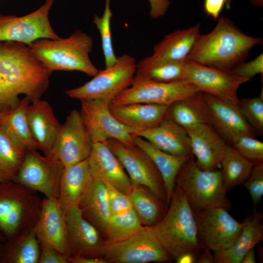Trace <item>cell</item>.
<instances>
[{"mask_svg":"<svg viewBox=\"0 0 263 263\" xmlns=\"http://www.w3.org/2000/svg\"><path fill=\"white\" fill-rule=\"evenodd\" d=\"M4 115V113L0 111V121L2 119Z\"/></svg>","mask_w":263,"mask_h":263,"instance_id":"11a10c76","label":"cell"},{"mask_svg":"<svg viewBox=\"0 0 263 263\" xmlns=\"http://www.w3.org/2000/svg\"><path fill=\"white\" fill-rule=\"evenodd\" d=\"M232 0H226L225 6L227 9H229L231 6V3Z\"/></svg>","mask_w":263,"mask_h":263,"instance_id":"f5cc1de1","label":"cell"},{"mask_svg":"<svg viewBox=\"0 0 263 263\" xmlns=\"http://www.w3.org/2000/svg\"><path fill=\"white\" fill-rule=\"evenodd\" d=\"M80 114L93 143L113 138L127 146L134 145L133 130L111 113L110 102L103 99L81 100Z\"/></svg>","mask_w":263,"mask_h":263,"instance_id":"5bb4252c","label":"cell"},{"mask_svg":"<svg viewBox=\"0 0 263 263\" xmlns=\"http://www.w3.org/2000/svg\"><path fill=\"white\" fill-rule=\"evenodd\" d=\"M26 151L0 125V183L15 179Z\"/></svg>","mask_w":263,"mask_h":263,"instance_id":"e575fe53","label":"cell"},{"mask_svg":"<svg viewBox=\"0 0 263 263\" xmlns=\"http://www.w3.org/2000/svg\"><path fill=\"white\" fill-rule=\"evenodd\" d=\"M226 2V0H204V10L207 16L217 19L225 6Z\"/></svg>","mask_w":263,"mask_h":263,"instance_id":"f6af8a7d","label":"cell"},{"mask_svg":"<svg viewBox=\"0 0 263 263\" xmlns=\"http://www.w3.org/2000/svg\"><path fill=\"white\" fill-rule=\"evenodd\" d=\"M102 257L113 263H166L172 259L149 226L124 240L105 241Z\"/></svg>","mask_w":263,"mask_h":263,"instance_id":"ba28073f","label":"cell"},{"mask_svg":"<svg viewBox=\"0 0 263 263\" xmlns=\"http://www.w3.org/2000/svg\"><path fill=\"white\" fill-rule=\"evenodd\" d=\"M93 178L87 159L64 168L57 198L64 214L70 207H77Z\"/></svg>","mask_w":263,"mask_h":263,"instance_id":"484cf974","label":"cell"},{"mask_svg":"<svg viewBox=\"0 0 263 263\" xmlns=\"http://www.w3.org/2000/svg\"><path fill=\"white\" fill-rule=\"evenodd\" d=\"M210 249L203 247V250L195 261V263H213L214 258L213 254Z\"/></svg>","mask_w":263,"mask_h":263,"instance_id":"c3c4849f","label":"cell"},{"mask_svg":"<svg viewBox=\"0 0 263 263\" xmlns=\"http://www.w3.org/2000/svg\"><path fill=\"white\" fill-rule=\"evenodd\" d=\"M238 106L245 119L260 135L263 134V90L256 97L239 99Z\"/></svg>","mask_w":263,"mask_h":263,"instance_id":"f35d334b","label":"cell"},{"mask_svg":"<svg viewBox=\"0 0 263 263\" xmlns=\"http://www.w3.org/2000/svg\"><path fill=\"white\" fill-rule=\"evenodd\" d=\"M200 27V24H198L166 35L154 46L152 56L173 61L185 62L201 35Z\"/></svg>","mask_w":263,"mask_h":263,"instance_id":"f1b7e54d","label":"cell"},{"mask_svg":"<svg viewBox=\"0 0 263 263\" xmlns=\"http://www.w3.org/2000/svg\"><path fill=\"white\" fill-rule=\"evenodd\" d=\"M252 4L258 7L263 6V0H248Z\"/></svg>","mask_w":263,"mask_h":263,"instance_id":"816d5d0a","label":"cell"},{"mask_svg":"<svg viewBox=\"0 0 263 263\" xmlns=\"http://www.w3.org/2000/svg\"><path fill=\"white\" fill-rule=\"evenodd\" d=\"M69 263H108L103 258L101 257H84L69 256L68 257Z\"/></svg>","mask_w":263,"mask_h":263,"instance_id":"7dc6e473","label":"cell"},{"mask_svg":"<svg viewBox=\"0 0 263 263\" xmlns=\"http://www.w3.org/2000/svg\"><path fill=\"white\" fill-rule=\"evenodd\" d=\"M184 80L194 84L203 93L238 105V90L249 79L229 72L186 61Z\"/></svg>","mask_w":263,"mask_h":263,"instance_id":"9a60e30c","label":"cell"},{"mask_svg":"<svg viewBox=\"0 0 263 263\" xmlns=\"http://www.w3.org/2000/svg\"><path fill=\"white\" fill-rule=\"evenodd\" d=\"M262 212H254L246 217L239 236L229 247L213 252L215 263H240L244 255L263 240Z\"/></svg>","mask_w":263,"mask_h":263,"instance_id":"d4e9b609","label":"cell"},{"mask_svg":"<svg viewBox=\"0 0 263 263\" xmlns=\"http://www.w3.org/2000/svg\"><path fill=\"white\" fill-rule=\"evenodd\" d=\"M51 74L27 45L0 42V111L16 108L22 94L31 102L40 99Z\"/></svg>","mask_w":263,"mask_h":263,"instance_id":"6da1fadb","label":"cell"},{"mask_svg":"<svg viewBox=\"0 0 263 263\" xmlns=\"http://www.w3.org/2000/svg\"><path fill=\"white\" fill-rule=\"evenodd\" d=\"M134 134L169 154L180 156L192 154L186 130L174 121L169 113L166 117L156 127L136 131Z\"/></svg>","mask_w":263,"mask_h":263,"instance_id":"7402d4cb","label":"cell"},{"mask_svg":"<svg viewBox=\"0 0 263 263\" xmlns=\"http://www.w3.org/2000/svg\"><path fill=\"white\" fill-rule=\"evenodd\" d=\"M185 62L171 61L152 55L146 57L137 63L132 82H171L184 80Z\"/></svg>","mask_w":263,"mask_h":263,"instance_id":"4dcf8cb0","label":"cell"},{"mask_svg":"<svg viewBox=\"0 0 263 263\" xmlns=\"http://www.w3.org/2000/svg\"><path fill=\"white\" fill-rule=\"evenodd\" d=\"M54 1L46 0L39 8L23 16L0 15V42L14 41L29 46L38 39L59 38L49 19Z\"/></svg>","mask_w":263,"mask_h":263,"instance_id":"30bf717a","label":"cell"},{"mask_svg":"<svg viewBox=\"0 0 263 263\" xmlns=\"http://www.w3.org/2000/svg\"><path fill=\"white\" fill-rule=\"evenodd\" d=\"M134 145L140 147L150 156L158 169L164 182L168 206L175 185L177 175L188 156L172 155L154 146L146 139L136 135Z\"/></svg>","mask_w":263,"mask_h":263,"instance_id":"83f0119b","label":"cell"},{"mask_svg":"<svg viewBox=\"0 0 263 263\" xmlns=\"http://www.w3.org/2000/svg\"><path fill=\"white\" fill-rule=\"evenodd\" d=\"M77 207L84 218L92 224L104 238L107 225L111 216L106 184L93 177Z\"/></svg>","mask_w":263,"mask_h":263,"instance_id":"4316f807","label":"cell"},{"mask_svg":"<svg viewBox=\"0 0 263 263\" xmlns=\"http://www.w3.org/2000/svg\"><path fill=\"white\" fill-rule=\"evenodd\" d=\"M243 185L248 190L255 208L263 196V162L253 165Z\"/></svg>","mask_w":263,"mask_h":263,"instance_id":"60d3db41","label":"cell"},{"mask_svg":"<svg viewBox=\"0 0 263 263\" xmlns=\"http://www.w3.org/2000/svg\"><path fill=\"white\" fill-rule=\"evenodd\" d=\"M38 263H69L68 256L56 250L40 246Z\"/></svg>","mask_w":263,"mask_h":263,"instance_id":"ee69618b","label":"cell"},{"mask_svg":"<svg viewBox=\"0 0 263 263\" xmlns=\"http://www.w3.org/2000/svg\"><path fill=\"white\" fill-rule=\"evenodd\" d=\"M256 255L254 248L248 251L242 258L240 263H255Z\"/></svg>","mask_w":263,"mask_h":263,"instance_id":"f907efd6","label":"cell"},{"mask_svg":"<svg viewBox=\"0 0 263 263\" xmlns=\"http://www.w3.org/2000/svg\"><path fill=\"white\" fill-rule=\"evenodd\" d=\"M129 87L112 99L110 105L131 103H149L169 106L200 91L186 80L171 82H132Z\"/></svg>","mask_w":263,"mask_h":263,"instance_id":"4fadbf2b","label":"cell"},{"mask_svg":"<svg viewBox=\"0 0 263 263\" xmlns=\"http://www.w3.org/2000/svg\"><path fill=\"white\" fill-rule=\"evenodd\" d=\"M42 200L36 192L14 181L0 183V235L4 241L35 227Z\"/></svg>","mask_w":263,"mask_h":263,"instance_id":"5b68a950","label":"cell"},{"mask_svg":"<svg viewBox=\"0 0 263 263\" xmlns=\"http://www.w3.org/2000/svg\"><path fill=\"white\" fill-rule=\"evenodd\" d=\"M92 145L80 112L74 110L61 125L51 154L66 168L87 159Z\"/></svg>","mask_w":263,"mask_h":263,"instance_id":"2e32d148","label":"cell"},{"mask_svg":"<svg viewBox=\"0 0 263 263\" xmlns=\"http://www.w3.org/2000/svg\"><path fill=\"white\" fill-rule=\"evenodd\" d=\"M87 161L93 177L129 195L132 185L122 165L106 141L93 143Z\"/></svg>","mask_w":263,"mask_h":263,"instance_id":"ffe728a7","label":"cell"},{"mask_svg":"<svg viewBox=\"0 0 263 263\" xmlns=\"http://www.w3.org/2000/svg\"><path fill=\"white\" fill-rule=\"evenodd\" d=\"M262 42V38L245 34L222 17L210 32L200 35L186 61L229 72L245 61L254 46Z\"/></svg>","mask_w":263,"mask_h":263,"instance_id":"7a4b0ae2","label":"cell"},{"mask_svg":"<svg viewBox=\"0 0 263 263\" xmlns=\"http://www.w3.org/2000/svg\"><path fill=\"white\" fill-rule=\"evenodd\" d=\"M106 185L111 215L123 213L132 208L129 195L109 184Z\"/></svg>","mask_w":263,"mask_h":263,"instance_id":"b9f144b4","label":"cell"},{"mask_svg":"<svg viewBox=\"0 0 263 263\" xmlns=\"http://www.w3.org/2000/svg\"><path fill=\"white\" fill-rule=\"evenodd\" d=\"M150 5V15L156 18L163 15L167 11L169 5V0H149Z\"/></svg>","mask_w":263,"mask_h":263,"instance_id":"bcb514c9","label":"cell"},{"mask_svg":"<svg viewBox=\"0 0 263 263\" xmlns=\"http://www.w3.org/2000/svg\"><path fill=\"white\" fill-rule=\"evenodd\" d=\"M34 228L40 246L56 250L68 257L71 256L65 214L57 198L43 199L41 212Z\"/></svg>","mask_w":263,"mask_h":263,"instance_id":"ac0fdd59","label":"cell"},{"mask_svg":"<svg viewBox=\"0 0 263 263\" xmlns=\"http://www.w3.org/2000/svg\"><path fill=\"white\" fill-rule=\"evenodd\" d=\"M169 115L185 130L201 124L211 125L209 108L200 91L169 106Z\"/></svg>","mask_w":263,"mask_h":263,"instance_id":"f546056e","label":"cell"},{"mask_svg":"<svg viewBox=\"0 0 263 263\" xmlns=\"http://www.w3.org/2000/svg\"><path fill=\"white\" fill-rule=\"evenodd\" d=\"M253 166L252 163L242 156L233 147L227 145L221 163V170L227 191L243 184Z\"/></svg>","mask_w":263,"mask_h":263,"instance_id":"d590c367","label":"cell"},{"mask_svg":"<svg viewBox=\"0 0 263 263\" xmlns=\"http://www.w3.org/2000/svg\"><path fill=\"white\" fill-rule=\"evenodd\" d=\"M64 169L53 155H42L37 150H28L13 181L35 192L41 193L46 198H57Z\"/></svg>","mask_w":263,"mask_h":263,"instance_id":"8fae6325","label":"cell"},{"mask_svg":"<svg viewBox=\"0 0 263 263\" xmlns=\"http://www.w3.org/2000/svg\"><path fill=\"white\" fill-rule=\"evenodd\" d=\"M192 153L198 167L206 170L221 167L227 144L210 124H201L186 130Z\"/></svg>","mask_w":263,"mask_h":263,"instance_id":"44dd1931","label":"cell"},{"mask_svg":"<svg viewBox=\"0 0 263 263\" xmlns=\"http://www.w3.org/2000/svg\"><path fill=\"white\" fill-rule=\"evenodd\" d=\"M31 100L27 96L22 98L13 110L4 113L0 125L26 150H38L28 123L27 110Z\"/></svg>","mask_w":263,"mask_h":263,"instance_id":"d6a6232c","label":"cell"},{"mask_svg":"<svg viewBox=\"0 0 263 263\" xmlns=\"http://www.w3.org/2000/svg\"><path fill=\"white\" fill-rule=\"evenodd\" d=\"M133 208L111 216L106 228V242H116L126 239L144 228Z\"/></svg>","mask_w":263,"mask_h":263,"instance_id":"8d00e7d4","label":"cell"},{"mask_svg":"<svg viewBox=\"0 0 263 263\" xmlns=\"http://www.w3.org/2000/svg\"><path fill=\"white\" fill-rule=\"evenodd\" d=\"M151 227L161 245L175 261L184 254L198 258L203 250L194 211L176 185L165 214Z\"/></svg>","mask_w":263,"mask_h":263,"instance_id":"3957f363","label":"cell"},{"mask_svg":"<svg viewBox=\"0 0 263 263\" xmlns=\"http://www.w3.org/2000/svg\"><path fill=\"white\" fill-rule=\"evenodd\" d=\"M230 73L249 80L257 75L263 74V54L249 62L244 61L233 68Z\"/></svg>","mask_w":263,"mask_h":263,"instance_id":"7bdbcfd3","label":"cell"},{"mask_svg":"<svg viewBox=\"0 0 263 263\" xmlns=\"http://www.w3.org/2000/svg\"><path fill=\"white\" fill-rule=\"evenodd\" d=\"M194 214L201 246L213 252L230 247L243 227V222L237 221L224 207L206 208Z\"/></svg>","mask_w":263,"mask_h":263,"instance_id":"7c38bea8","label":"cell"},{"mask_svg":"<svg viewBox=\"0 0 263 263\" xmlns=\"http://www.w3.org/2000/svg\"><path fill=\"white\" fill-rule=\"evenodd\" d=\"M113 14L110 0H106L105 7L102 16L95 15L93 22L98 29L101 38L102 48L104 56L105 68L113 65L117 61L113 47L111 20Z\"/></svg>","mask_w":263,"mask_h":263,"instance_id":"74e56055","label":"cell"},{"mask_svg":"<svg viewBox=\"0 0 263 263\" xmlns=\"http://www.w3.org/2000/svg\"><path fill=\"white\" fill-rule=\"evenodd\" d=\"M132 208L145 226H153L165 214L168 208L162 201L147 188L132 185L129 194Z\"/></svg>","mask_w":263,"mask_h":263,"instance_id":"836d02e7","label":"cell"},{"mask_svg":"<svg viewBox=\"0 0 263 263\" xmlns=\"http://www.w3.org/2000/svg\"><path fill=\"white\" fill-rule=\"evenodd\" d=\"M65 218L71 256L103 258L105 240L78 207H70Z\"/></svg>","mask_w":263,"mask_h":263,"instance_id":"e0dca14e","label":"cell"},{"mask_svg":"<svg viewBox=\"0 0 263 263\" xmlns=\"http://www.w3.org/2000/svg\"><path fill=\"white\" fill-rule=\"evenodd\" d=\"M197 257L191 254H184L179 256L176 260L177 263H194Z\"/></svg>","mask_w":263,"mask_h":263,"instance_id":"681fc988","label":"cell"},{"mask_svg":"<svg viewBox=\"0 0 263 263\" xmlns=\"http://www.w3.org/2000/svg\"><path fill=\"white\" fill-rule=\"evenodd\" d=\"M112 114L134 132L153 128L168 115L169 106L149 103L110 105Z\"/></svg>","mask_w":263,"mask_h":263,"instance_id":"cb8c5ba5","label":"cell"},{"mask_svg":"<svg viewBox=\"0 0 263 263\" xmlns=\"http://www.w3.org/2000/svg\"><path fill=\"white\" fill-rule=\"evenodd\" d=\"M231 146L253 165L263 162V142L255 137H241Z\"/></svg>","mask_w":263,"mask_h":263,"instance_id":"ab89813d","label":"cell"},{"mask_svg":"<svg viewBox=\"0 0 263 263\" xmlns=\"http://www.w3.org/2000/svg\"><path fill=\"white\" fill-rule=\"evenodd\" d=\"M106 142L127 171L132 185L147 188L166 203L162 177L146 152L135 145L127 146L113 138Z\"/></svg>","mask_w":263,"mask_h":263,"instance_id":"9c48e42d","label":"cell"},{"mask_svg":"<svg viewBox=\"0 0 263 263\" xmlns=\"http://www.w3.org/2000/svg\"><path fill=\"white\" fill-rule=\"evenodd\" d=\"M27 119L32 136L44 155H50L61 127L50 105L40 99L31 102Z\"/></svg>","mask_w":263,"mask_h":263,"instance_id":"603a6c76","label":"cell"},{"mask_svg":"<svg viewBox=\"0 0 263 263\" xmlns=\"http://www.w3.org/2000/svg\"><path fill=\"white\" fill-rule=\"evenodd\" d=\"M2 241L0 240V262L2 254Z\"/></svg>","mask_w":263,"mask_h":263,"instance_id":"db71d44e","label":"cell"},{"mask_svg":"<svg viewBox=\"0 0 263 263\" xmlns=\"http://www.w3.org/2000/svg\"><path fill=\"white\" fill-rule=\"evenodd\" d=\"M0 240L1 241H2V242H3V241H4L3 238L0 235Z\"/></svg>","mask_w":263,"mask_h":263,"instance_id":"9f6ffc18","label":"cell"},{"mask_svg":"<svg viewBox=\"0 0 263 263\" xmlns=\"http://www.w3.org/2000/svg\"><path fill=\"white\" fill-rule=\"evenodd\" d=\"M29 47L52 72L77 71L93 77L99 70L90 58L93 39L79 29L76 30L66 38L37 39Z\"/></svg>","mask_w":263,"mask_h":263,"instance_id":"277c9868","label":"cell"},{"mask_svg":"<svg viewBox=\"0 0 263 263\" xmlns=\"http://www.w3.org/2000/svg\"><path fill=\"white\" fill-rule=\"evenodd\" d=\"M175 185L183 191L194 212L216 207L228 210L232 207L221 169H200L193 154L179 170Z\"/></svg>","mask_w":263,"mask_h":263,"instance_id":"8992f818","label":"cell"},{"mask_svg":"<svg viewBox=\"0 0 263 263\" xmlns=\"http://www.w3.org/2000/svg\"><path fill=\"white\" fill-rule=\"evenodd\" d=\"M137 68L135 59L124 54L112 66L99 70L93 78L80 87L68 90L70 97L81 100L111 101L132 84Z\"/></svg>","mask_w":263,"mask_h":263,"instance_id":"52a82bcc","label":"cell"},{"mask_svg":"<svg viewBox=\"0 0 263 263\" xmlns=\"http://www.w3.org/2000/svg\"><path fill=\"white\" fill-rule=\"evenodd\" d=\"M209 108L211 125L224 141L232 145L244 136L255 137V132L241 112L238 105L203 93Z\"/></svg>","mask_w":263,"mask_h":263,"instance_id":"d6986e66","label":"cell"},{"mask_svg":"<svg viewBox=\"0 0 263 263\" xmlns=\"http://www.w3.org/2000/svg\"><path fill=\"white\" fill-rule=\"evenodd\" d=\"M0 263H38L40 245L35 228L2 242Z\"/></svg>","mask_w":263,"mask_h":263,"instance_id":"1f68e13d","label":"cell"}]
</instances>
